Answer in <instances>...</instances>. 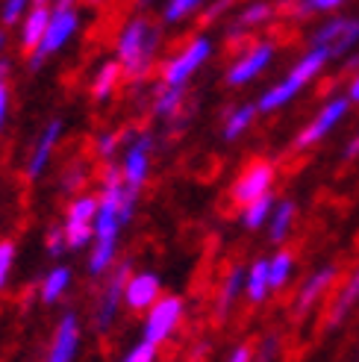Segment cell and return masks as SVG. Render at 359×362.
Here are the masks:
<instances>
[{
  "instance_id": "obj_1",
  "label": "cell",
  "mask_w": 359,
  "mask_h": 362,
  "mask_svg": "<svg viewBox=\"0 0 359 362\" xmlns=\"http://www.w3.org/2000/svg\"><path fill=\"white\" fill-rule=\"evenodd\" d=\"M124 177H121V162H106L103 177H100V192H98V215H95V242L88 247V262L86 271L88 277H106L118 262V247H121V201H124Z\"/></svg>"
},
{
  "instance_id": "obj_2",
  "label": "cell",
  "mask_w": 359,
  "mask_h": 362,
  "mask_svg": "<svg viewBox=\"0 0 359 362\" xmlns=\"http://www.w3.org/2000/svg\"><path fill=\"white\" fill-rule=\"evenodd\" d=\"M163 24L148 18V12H136L121 24L115 35V59L124 65V74L130 83L141 86L156 65V57L163 50Z\"/></svg>"
},
{
  "instance_id": "obj_3",
  "label": "cell",
  "mask_w": 359,
  "mask_h": 362,
  "mask_svg": "<svg viewBox=\"0 0 359 362\" xmlns=\"http://www.w3.org/2000/svg\"><path fill=\"white\" fill-rule=\"evenodd\" d=\"M330 65V57L324 50H318V47H310L303 57L286 71V77L277 80L274 86H268L265 92L257 98V110L259 115H271V112H280L283 106H289L303 88H307L321 71H324Z\"/></svg>"
},
{
  "instance_id": "obj_4",
  "label": "cell",
  "mask_w": 359,
  "mask_h": 362,
  "mask_svg": "<svg viewBox=\"0 0 359 362\" xmlns=\"http://www.w3.org/2000/svg\"><path fill=\"white\" fill-rule=\"evenodd\" d=\"M130 274H133V259L124 257L103 277V286L98 288L95 310H92V327L98 336H110L115 330V324L121 318V306H124V286H127Z\"/></svg>"
},
{
  "instance_id": "obj_5",
  "label": "cell",
  "mask_w": 359,
  "mask_h": 362,
  "mask_svg": "<svg viewBox=\"0 0 359 362\" xmlns=\"http://www.w3.org/2000/svg\"><path fill=\"white\" fill-rule=\"evenodd\" d=\"M80 24H83V18H80L77 6H50V24L45 30L42 45L27 57V68L30 71H42L80 33Z\"/></svg>"
},
{
  "instance_id": "obj_6",
  "label": "cell",
  "mask_w": 359,
  "mask_h": 362,
  "mask_svg": "<svg viewBox=\"0 0 359 362\" xmlns=\"http://www.w3.org/2000/svg\"><path fill=\"white\" fill-rule=\"evenodd\" d=\"M310 47L324 50L330 62L351 57L353 50H359V18L351 15H333L324 24H318L310 35Z\"/></svg>"
},
{
  "instance_id": "obj_7",
  "label": "cell",
  "mask_w": 359,
  "mask_h": 362,
  "mask_svg": "<svg viewBox=\"0 0 359 362\" xmlns=\"http://www.w3.org/2000/svg\"><path fill=\"white\" fill-rule=\"evenodd\" d=\"M156 148V136L151 130H127L124 133V153H121V177L124 186L141 192L151 177V156Z\"/></svg>"
},
{
  "instance_id": "obj_8",
  "label": "cell",
  "mask_w": 359,
  "mask_h": 362,
  "mask_svg": "<svg viewBox=\"0 0 359 362\" xmlns=\"http://www.w3.org/2000/svg\"><path fill=\"white\" fill-rule=\"evenodd\" d=\"M212 53H215L212 39L206 33H197L194 39H189L183 45V50H180L177 57H171L163 68H159V83H165V86H189L192 77L209 62Z\"/></svg>"
},
{
  "instance_id": "obj_9",
  "label": "cell",
  "mask_w": 359,
  "mask_h": 362,
  "mask_svg": "<svg viewBox=\"0 0 359 362\" xmlns=\"http://www.w3.org/2000/svg\"><path fill=\"white\" fill-rule=\"evenodd\" d=\"M351 98L348 95H333L321 110L307 121V127L295 136V141H292V148L300 153V151H310V148H315L318 141H324L339 124H342L345 118H348V112H351Z\"/></svg>"
},
{
  "instance_id": "obj_10",
  "label": "cell",
  "mask_w": 359,
  "mask_h": 362,
  "mask_svg": "<svg viewBox=\"0 0 359 362\" xmlns=\"http://www.w3.org/2000/svg\"><path fill=\"white\" fill-rule=\"evenodd\" d=\"M95 215H98V194H77L71 197V204L65 209V239L68 250H86L95 242Z\"/></svg>"
},
{
  "instance_id": "obj_11",
  "label": "cell",
  "mask_w": 359,
  "mask_h": 362,
  "mask_svg": "<svg viewBox=\"0 0 359 362\" xmlns=\"http://www.w3.org/2000/svg\"><path fill=\"white\" fill-rule=\"evenodd\" d=\"M186 315V303L177 295H163L151 310L145 313V321H141V339L153 341V345H165L168 339H174V333L180 330Z\"/></svg>"
},
{
  "instance_id": "obj_12",
  "label": "cell",
  "mask_w": 359,
  "mask_h": 362,
  "mask_svg": "<svg viewBox=\"0 0 359 362\" xmlns=\"http://www.w3.org/2000/svg\"><path fill=\"white\" fill-rule=\"evenodd\" d=\"M274 180H277L274 162L254 159L236 180H233V186H230V201L236 204V206H247L250 201H257V197L274 192Z\"/></svg>"
},
{
  "instance_id": "obj_13",
  "label": "cell",
  "mask_w": 359,
  "mask_h": 362,
  "mask_svg": "<svg viewBox=\"0 0 359 362\" xmlns=\"http://www.w3.org/2000/svg\"><path fill=\"white\" fill-rule=\"evenodd\" d=\"M277 57V45L274 42H254L239 59H233V65L227 68L224 83L230 88H242L247 83H254L257 77H262V71H268V65Z\"/></svg>"
},
{
  "instance_id": "obj_14",
  "label": "cell",
  "mask_w": 359,
  "mask_h": 362,
  "mask_svg": "<svg viewBox=\"0 0 359 362\" xmlns=\"http://www.w3.org/2000/svg\"><path fill=\"white\" fill-rule=\"evenodd\" d=\"M62 136H65V121L50 118L45 124V130L39 133V139H35V144L30 148L27 159H24V177L30 180V183H35V180H42L47 174L50 159H53V153H57Z\"/></svg>"
},
{
  "instance_id": "obj_15",
  "label": "cell",
  "mask_w": 359,
  "mask_h": 362,
  "mask_svg": "<svg viewBox=\"0 0 359 362\" xmlns=\"http://www.w3.org/2000/svg\"><path fill=\"white\" fill-rule=\"evenodd\" d=\"M336 277H339V268H336V265H330V262H327V265H318L312 274L300 283L298 295H295V300H292V313H295V318L310 315L315 306L321 303V298H327V295H330V288H333Z\"/></svg>"
},
{
  "instance_id": "obj_16",
  "label": "cell",
  "mask_w": 359,
  "mask_h": 362,
  "mask_svg": "<svg viewBox=\"0 0 359 362\" xmlns=\"http://www.w3.org/2000/svg\"><path fill=\"white\" fill-rule=\"evenodd\" d=\"M163 295L165 286L156 271H133L127 286H124V306L130 313H148Z\"/></svg>"
},
{
  "instance_id": "obj_17",
  "label": "cell",
  "mask_w": 359,
  "mask_h": 362,
  "mask_svg": "<svg viewBox=\"0 0 359 362\" xmlns=\"http://www.w3.org/2000/svg\"><path fill=\"white\" fill-rule=\"evenodd\" d=\"M80 341H83L80 315L74 310H68L57 321V330H53V339H50V348H47L45 362H74L77 354H80Z\"/></svg>"
},
{
  "instance_id": "obj_18",
  "label": "cell",
  "mask_w": 359,
  "mask_h": 362,
  "mask_svg": "<svg viewBox=\"0 0 359 362\" xmlns=\"http://www.w3.org/2000/svg\"><path fill=\"white\" fill-rule=\"evenodd\" d=\"M277 15V6L271 4V0H250V4H245L236 15H233V21L227 24V42H236V39H245V35L250 30H259L265 24H271Z\"/></svg>"
},
{
  "instance_id": "obj_19",
  "label": "cell",
  "mask_w": 359,
  "mask_h": 362,
  "mask_svg": "<svg viewBox=\"0 0 359 362\" xmlns=\"http://www.w3.org/2000/svg\"><path fill=\"white\" fill-rule=\"evenodd\" d=\"M359 306V265L348 274V280L342 283V288L333 295L330 306H327V318H324V327L336 330L351 318V313H356Z\"/></svg>"
},
{
  "instance_id": "obj_20",
  "label": "cell",
  "mask_w": 359,
  "mask_h": 362,
  "mask_svg": "<svg viewBox=\"0 0 359 362\" xmlns=\"http://www.w3.org/2000/svg\"><path fill=\"white\" fill-rule=\"evenodd\" d=\"M47 24H50V4H33L30 12L24 15V21L18 24V47H21L24 57H30L42 45Z\"/></svg>"
},
{
  "instance_id": "obj_21",
  "label": "cell",
  "mask_w": 359,
  "mask_h": 362,
  "mask_svg": "<svg viewBox=\"0 0 359 362\" xmlns=\"http://www.w3.org/2000/svg\"><path fill=\"white\" fill-rule=\"evenodd\" d=\"M127 80V74H124V65L118 59H103L95 74H92V83H88V92H92V100L95 103H110L115 95L121 83Z\"/></svg>"
},
{
  "instance_id": "obj_22",
  "label": "cell",
  "mask_w": 359,
  "mask_h": 362,
  "mask_svg": "<svg viewBox=\"0 0 359 362\" xmlns=\"http://www.w3.org/2000/svg\"><path fill=\"white\" fill-rule=\"evenodd\" d=\"M245 274H247L245 265H230V271L224 274L218 295H215V318L218 321H227L233 310H236L239 298H245Z\"/></svg>"
},
{
  "instance_id": "obj_23",
  "label": "cell",
  "mask_w": 359,
  "mask_h": 362,
  "mask_svg": "<svg viewBox=\"0 0 359 362\" xmlns=\"http://www.w3.org/2000/svg\"><path fill=\"white\" fill-rule=\"evenodd\" d=\"M186 106V86H165V83H156L153 86V95H151V115L156 121H165L171 124L180 110Z\"/></svg>"
},
{
  "instance_id": "obj_24",
  "label": "cell",
  "mask_w": 359,
  "mask_h": 362,
  "mask_svg": "<svg viewBox=\"0 0 359 362\" xmlns=\"http://www.w3.org/2000/svg\"><path fill=\"white\" fill-rule=\"evenodd\" d=\"M295 218H298V204L292 201V197H283V201H277L271 218H268V224H265L268 242H271V245H283L286 239H289L292 227H295Z\"/></svg>"
},
{
  "instance_id": "obj_25",
  "label": "cell",
  "mask_w": 359,
  "mask_h": 362,
  "mask_svg": "<svg viewBox=\"0 0 359 362\" xmlns=\"http://www.w3.org/2000/svg\"><path fill=\"white\" fill-rule=\"evenodd\" d=\"M257 115H259L257 100H254V103H236V106H233V110L224 115V121H221V139H224V141H239V139L250 130V127H254Z\"/></svg>"
},
{
  "instance_id": "obj_26",
  "label": "cell",
  "mask_w": 359,
  "mask_h": 362,
  "mask_svg": "<svg viewBox=\"0 0 359 362\" xmlns=\"http://www.w3.org/2000/svg\"><path fill=\"white\" fill-rule=\"evenodd\" d=\"M271 295V277H268V257H257L247 265L245 274V300L247 303H265Z\"/></svg>"
},
{
  "instance_id": "obj_27",
  "label": "cell",
  "mask_w": 359,
  "mask_h": 362,
  "mask_svg": "<svg viewBox=\"0 0 359 362\" xmlns=\"http://www.w3.org/2000/svg\"><path fill=\"white\" fill-rule=\"evenodd\" d=\"M71 283H74V271H71L68 265H53L47 274L42 277V286H39V300L45 306H53V303H59L65 295H68V288Z\"/></svg>"
},
{
  "instance_id": "obj_28",
  "label": "cell",
  "mask_w": 359,
  "mask_h": 362,
  "mask_svg": "<svg viewBox=\"0 0 359 362\" xmlns=\"http://www.w3.org/2000/svg\"><path fill=\"white\" fill-rule=\"evenodd\" d=\"M206 4L209 0H165V4L159 6V24L163 27H177V24L189 21V18L201 15Z\"/></svg>"
},
{
  "instance_id": "obj_29",
  "label": "cell",
  "mask_w": 359,
  "mask_h": 362,
  "mask_svg": "<svg viewBox=\"0 0 359 362\" xmlns=\"http://www.w3.org/2000/svg\"><path fill=\"white\" fill-rule=\"evenodd\" d=\"M274 204H277L274 192H268V194L257 197V201H250L247 206H242V224L247 230H265L268 218H271V212H274Z\"/></svg>"
},
{
  "instance_id": "obj_30",
  "label": "cell",
  "mask_w": 359,
  "mask_h": 362,
  "mask_svg": "<svg viewBox=\"0 0 359 362\" xmlns=\"http://www.w3.org/2000/svg\"><path fill=\"white\" fill-rule=\"evenodd\" d=\"M292 271H295V257L292 250L280 247L274 257H268V277H271V292H283L292 280Z\"/></svg>"
},
{
  "instance_id": "obj_31",
  "label": "cell",
  "mask_w": 359,
  "mask_h": 362,
  "mask_svg": "<svg viewBox=\"0 0 359 362\" xmlns=\"http://www.w3.org/2000/svg\"><path fill=\"white\" fill-rule=\"evenodd\" d=\"M88 165L86 162H68V165L59 171V180H57V189L62 192V194H68V197H77V194H83V186L88 183Z\"/></svg>"
},
{
  "instance_id": "obj_32",
  "label": "cell",
  "mask_w": 359,
  "mask_h": 362,
  "mask_svg": "<svg viewBox=\"0 0 359 362\" xmlns=\"http://www.w3.org/2000/svg\"><path fill=\"white\" fill-rule=\"evenodd\" d=\"M348 0H289L292 18H310V15H333L336 9H342Z\"/></svg>"
},
{
  "instance_id": "obj_33",
  "label": "cell",
  "mask_w": 359,
  "mask_h": 362,
  "mask_svg": "<svg viewBox=\"0 0 359 362\" xmlns=\"http://www.w3.org/2000/svg\"><path fill=\"white\" fill-rule=\"evenodd\" d=\"M121 148H124V133L121 130H100L95 136V153L103 162H115V156L121 153Z\"/></svg>"
},
{
  "instance_id": "obj_34",
  "label": "cell",
  "mask_w": 359,
  "mask_h": 362,
  "mask_svg": "<svg viewBox=\"0 0 359 362\" xmlns=\"http://www.w3.org/2000/svg\"><path fill=\"white\" fill-rule=\"evenodd\" d=\"M9 59L0 57V133L6 130V121H9V110H12V88H9Z\"/></svg>"
},
{
  "instance_id": "obj_35",
  "label": "cell",
  "mask_w": 359,
  "mask_h": 362,
  "mask_svg": "<svg viewBox=\"0 0 359 362\" xmlns=\"http://www.w3.org/2000/svg\"><path fill=\"white\" fill-rule=\"evenodd\" d=\"M33 4H35V0H4V4H0V27L21 24Z\"/></svg>"
},
{
  "instance_id": "obj_36",
  "label": "cell",
  "mask_w": 359,
  "mask_h": 362,
  "mask_svg": "<svg viewBox=\"0 0 359 362\" xmlns=\"http://www.w3.org/2000/svg\"><path fill=\"white\" fill-rule=\"evenodd\" d=\"M15 262H18V247L12 239H0V292L9 286L12 280V271H15Z\"/></svg>"
},
{
  "instance_id": "obj_37",
  "label": "cell",
  "mask_w": 359,
  "mask_h": 362,
  "mask_svg": "<svg viewBox=\"0 0 359 362\" xmlns=\"http://www.w3.org/2000/svg\"><path fill=\"white\" fill-rule=\"evenodd\" d=\"M283 354V336L280 333H265L254 351V362H277Z\"/></svg>"
},
{
  "instance_id": "obj_38",
  "label": "cell",
  "mask_w": 359,
  "mask_h": 362,
  "mask_svg": "<svg viewBox=\"0 0 359 362\" xmlns=\"http://www.w3.org/2000/svg\"><path fill=\"white\" fill-rule=\"evenodd\" d=\"M156 359H159V345L141 339V341H136L133 348H127V354H124L118 362H156Z\"/></svg>"
},
{
  "instance_id": "obj_39",
  "label": "cell",
  "mask_w": 359,
  "mask_h": 362,
  "mask_svg": "<svg viewBox=\"0 0 359 362\" xmlns=\"http://www.w3.org/2000/svg\"><path fill=\"white\" fill-rule=\"evenodd\" d=\"M45 250H47V257H53V259H62V257H65L68 239H65V227H62V224H57V227H50V230H47V236H45Z\"/></svg>"
},
{
  "instance_id": "obj_40",
  "label": "cell",
  "mask_w": 359,
  "mask_h": 362,
  "mask_svg": "<svg viewBox=\"0 0 359 362\" xmlns=\"http://www.w3.org/2000/svg\"><path fill=\"white\" fill-rule=\"evenodd\" d=\"M233 6H236V0H212V4H206L204 12H201V24H204V27L215 24V21H218V18H224Z\"/></svg>"
},
{
  "instance_id": "obj_41",
  "label": "cell",
  "mask_w": 359,
  "mask_h": 362,
  "mask_svg": "<svg viewBox=\"0 0 359 362\" xmlns=\"http://www.w3.org/2000/svg\"><path fill=\"white\" fill-rule=\"evenodd\" d=\"M227 362H254V348L245 345V341H242V345H236V348L230 351Z\"/></svg>"
},
{
  "instance_id": "obj_42",
  "label": "cell",
  "mask_w": 359,
  "mask_h": 362,
  "mask_svg": "<svg viewBox=\"0 0 359 362\" xmlns=\"http://www.w3.org/2000/svg\"><path fill=\"white\" fill-rule=\"evenodd\" d=\"M342 159L345 162H353V159H359V130L348 139V144H345V148H342Z\"/></svg>"
},
{
  "instance_id": "obj_43",
  "label": "cell",
  "mask_w": 359,
  "mask_h": 362,
  "mask_svg": "<svg viewBox=\"0 0 359 362\" xmlns=\"http://www.w3.org/2000/svg\"><path fill=\"white\" fill-rule=\"evenodd\" d=\"M348 98H351V103H359V68L351 74V80H348V92H345Z\"/></svg>"
},
{
  "instance_id": "obj_44",
  "label": "cell",
  "mask_w": 359,
  "mask_h": 362,
  "mask_svg": "<svg viewBox=\"0 0 359 362\" xmlns=\"http://www.w3.org/2000/svg\"><path fill=\"white\" fill-rule=\"evenodd\" d=\"M165 0H136V12H151L156 6H163Z\"/></svg>"
},
{
  "instance_id": "obj_45",
  "label": "cell",
  "mask_w": 359,
  "mask_h": 362,
  "mask_svg": "<svg viewBox=\"0 0 359 362\" xmlns=\"http://www.w3.org/2000/svg\"><path fill=\"white\" fill-rule=\"evenodd\" d=\"M6 45H9V33H6V27H0V57L6 53Z\"/></svg>"
},
{
  "instance_id": "obj_46",
  "label": "cell",
  "mask_w": 359,
  "mask_h": 362,
  "mask_svg": "<svg viewBox=\"0 0 359 362\" xmlns=\"http://www.w3.org/2000/svg\"><path fill=\"white\" fill-rule=\"evenodd\" d=\"M50 6H77V0H53Z\"/></svg>"
},
{
  "instance_id": "obj_47",
  "label": "cell",
  "mask_w": 359,
  "mask_h": 362,
  "mask_svg": "<svg viewBox=\"0 0 359 362\" xmlns=\"http://www.w3.org/2000/svg\"><path fill=\"white\" fill-rule=\"evenodd\" d=\"M100 4V0H86V6H98Z\"/></svg>"
},
{
  "instance_id": "obj_48",
  "label": "cell",
  "mask_w": 359,
  "mask_h": 362,
  "mask_svg": "<svg viewBox=\"0 0 359 362\" xmlns=\"http://www.w3.org/2000/svg\"><path fill=\"white\" fill-rule=\"evenodd\" d=\"M35 4H53V0H35Z\"/></svg>"
}]
</instances>
